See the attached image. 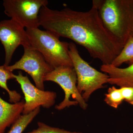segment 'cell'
<instances>
[{"instance_id":"cell-1","label":"cell","mask_w":133,"mask_h":133,"mask_svg":"<svg viewBox=\"0 0 133 133\" xmlns=\"http://www.w3.org/2000/svg\"><path fill=\"white\" fill-rule=\"evenodd\" d=\"M39 19L40 26L45 30L83 46L102 64H111L123 48L105 28L94 6L85 12L68 8L52 10L45 6L40 10Z\"/></svg>"},{"instance_id":"cell-2","label":"cell","mask_w":133,"mask_h":133,"mask_svg":"<svg viewBox=\"0 0 133 133\" xmlns=\"http://www.w3.org/2000/svg\"><path fill=\"white\" fill-rule=\"evenodd\" d=\"M106 29L124 46L133 36V0H94Z\"/></svg>"},{"instance_id":"cell-3","label":"cell","mask_w":133,"mask_h":133,"mask_svg":"<svg viewBox=\"0 0 133 133\" xmlns=\"http://www.w3.org/2000/svg\"><path fill=\"white\" fill-rule=\"evenodd\" d=\"M31 47L43 55L53 69L61 66L73 67L69 54V43L47 30L38 28L26 29Z\"/></svg>"},{"instance_id":"cell-4","label":"cell","mask_w":133,"mask_h":133,"mask_svg":"<svg viewBox=\"0 0 133 133\" xmlns=\"http://www.w3.org/2000/svg\"><path fill=\"white\" fill-rule=\"evenodd\" d=\"M69 54L77 77V88L86 102L97 90L104 88L109 77L91 66L82 58L76 44L69 43Z\"/></svg>"},{"instance_id":"cell-5","label":"cell","mask_w":133,"mask_h":133,"mask_svg":"<svg viewBox=\"0 0 133 133\" xmlns=\"http://www.w3.org/2000/svg\"><path fill=\"white\" fill-rule=\"evenodd\" d=\"M44 80L57 83L64 91V99L55 106L56 109L62 110L78 105L84 110L87 108L88 104L77 88V75L73 67L61 66L55 68L44 77Z\"/></svg>"},{"instance_id":"cell-6","label":"cell","mask_w":133,"mask_h":133,"mask_svg":"<svg viewBox=\"0 0 133 133\" xmlns=\"http://www.w3.org/2000/svg\"><path fill=\"white\" fill-rule=\"evenodd\" d=\"M47 0H4V12L26 29L38 28L42 8L48 6Z\"/></svg>"},{"instance_id":"cell-7","label":"cell","mask_w":133,"mask_h":133,"mask_svg":"<svg viewBox=\"0 0 133 133\" xmlns=\"http://www.w3.org/2000/svg\"><path fill=\"white\" fill-rule=\"evenodd\" d=\"M24 50L21 58L6 68L12 72L16 70L24 71L31 76L37 88L44 90V77L54 69L45 61L43 55L31 46L25 47Z\"/></svg>"},{"instance_id":"cell-8","label":"cell","mask_w":133,"mask_h":133,"mask_svg":"<svg viewBox=\"0 0 133 133\" xmlns=\"http://www.w3.org/2000/svg\"><path fill=\"white\" fill-rule=\"evenodd\" d=\"M24 94L25 102L22 114H27L37 108L42 107L49 109L53 106L57 97L56 93L51 91L42 90L31 83L28 76L19 71L18 75H14Z\"/></svg>"},{"instance_id":"cell-9","label":"cell","mask_w":133,"mask_h":133,"mask_svg":"<svg viewBox=\"0 0 133 133\" xmlns=\"http://www.w3.org/2000/svg\"><path fill=\"white\" fill-rule=\"evenodd\" d=\"M0 41L5 49L6 66L9 65L19 45L23 48L31 46L24 27L12 19L0 21Z\"/></svg>"},{"instance_id":"cell-10","label":"cell","mask_w":133,"mask_h":133,"mask_svg":"<svg viewBox=\"0 0 133 133\" xmlns=\"http://www.w3.org/2000/svg\"><path fill=\"white\" fill-rule=\"evenodd\" d=\"M101 70L108 75V83L119 87H133V64L125 68L111 64H102Z\"/></svg>"},{"instance_id":"cell-11","label":"cell","mask_w":133,"mask_h":133,"mask_svg":"<svg viewBox=\"0 0 133 133\" xmlns=\"http://www.w3.org/2000/svg\"><path fill=\"white\" fill-rule=\"evenodd\" d=\"M25 101L9 103L0 97V133H5L8 127L12 125L22 114Z\"/></svg>"},{"instance_id":"cell-12","label":"cell","mask_w":133,"mask_h":133,"mask_svg":"<svg viewBox=\"0 0 133 133\" xmlns=\"http://www.w3.org/2000/svg\"><path fill=\"white\" fill-rule=\"evenodd\" d=\"M14 75L12 72L9 70L5 65L0 66V87L6 91L9 96V101L11 103H16L21 101V94L16 91L10 90L7 85V81L14 79Z\"/></svg>"},{"instance_id":"cell-13","label":"cell","mask_w":133,"mask_h":133,"mask_svg":"<svg viewBox=\"0 0 133 133\" xmlns=\"http://www.w3.org/2000/svg\"><path fill=\"white\" fill-rule=\"evenodd\" d=\"M124 63L128 64L129 65L133 64V36L128 40L121 51L111 64L119 67Z\"/></svg>"},{"instance_id":"cell-14","label":"cell","mask_w":133,"mask_h":133,"mask_svg":"<svg viewBox=\"0 0 133 133\" xmlns=\"http://www.w3.org/2000/svg\"><path fill=\"white\" fill-rule=\"evenodd\" d=\"M40 112V107H38L28 114L21 115L7 133H22Z\"/></svg>"},{"instance_id":"cell-15","label":"cell","mask_w":133,"mask_h":133,"mask_svg":"<svg viewBox=\"0 0 133 133\" xmlns=\"http://www.w3.org/2000/svg\"><path fill=\"white\" fill-rule=\"evenodd\" d=\"M104 101L109 106L117 109L124 101L119 88H116L114 86L109 87L107 93L105 94Z\"/></svg>"},{"instance_id":"cell-16","label":"cell","mask_w":133,"mask_h":133,"mask_svg":"<svg viewBox=\"0 0 133 133\" xmlns=\"http://www.w3.org/2000/svg\"><path fill=\"white\" fill-rule=\"evenodd\" d=\"M37 129L27 133H83L80 132H72L62 129L53 127L41 122H37Z\"/></svg>"},{"instance_id":"cell-17","label":"cell","mask_w":133,"mask_h":133,"mask_svg":"<svg viewBox=\"0 0 133 133\" xmlns=\"http://www.w3.org/2000/svg\"><path fill=\"white\" fill-rule=\"evenodd\" d=\"M124 101L133 105V87H120Z\"/></svg>"},{"instance_id":"cell-18","label":"cell","mask_w":133,"mask_h":133,"mask_svg":"<svg viewBox=\"0 0 133 133\" xmlns=\"http://www.w3.org/2000/svg\"><path fill=\"white\" fill-rule=\"evenodd\" d=\"M132 33H133V29H132Z\"/></svg>"}]
</instances>
